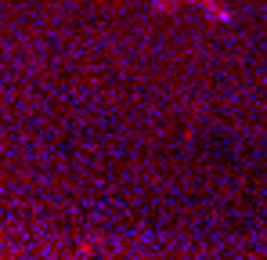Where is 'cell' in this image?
<instances>
[{
  "label": "cell",
  "mask_w": 267,
  "mask_h": 260,
  "mask_svg": "<svg viewBox=\"0 0 267 260\" xmlns=\"http://www.w3.org/2000/svg\"><path fill=\"white\" fill-rule=\"evenodd\" d=\"M177 4H202L210 22H231V11L224 7V0H155V11H174Z\"/></svg>",
  "instance_id": "6da1fadb"
}]
</instances>
